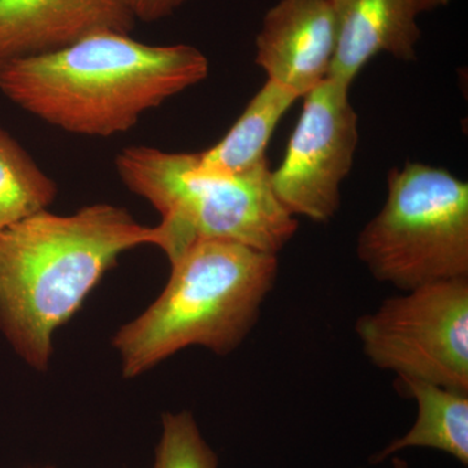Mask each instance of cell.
Masks as SVG:
<instances>
[{"mask_svg": "<svg viewBox=\"0 0 468 468\" xmlns=\"http://www.w3.org/2000/svg\"><path fill=\"white\" fill-rule=\"evenodd\" d=\"M209 64L189 45H147L104 30L0 70V90L42 122L90 137L124 133L147 111L202 82Z\"/></svg>", "mask_w": 468, "mask_h": 468, "instance_id": "cell-1", "label": "cell"}, {"mask_svg": "<svg viewBox=\"0 0 468 468\" xmlns=\"http://www.w3.org/2000/svg\"><path fill=\"white\" fill-rule=\"evenodd\" d=\"M158 245L125 208L97 203L72 215L48 209L0 232V332L18 356L48 371L55 332L80 310L124 252Z\"/></svg>", "mask_w": 468, "mask_h": 468, "instance_id": "cell-2", "label": "cell"}, {"mask_svg": "<svg viewBox=\"0 0 468 468\" xmlns=\"http://www.w3.org/2000/svg\"><path fill=\"white\" fill-rule=\"evenodd\" d=\"M169 263L159 297L113 335L126 378L190 346L232 354L257 325L279 275L277 255L226 241L196 242Z\"/></svg>", "mask_w": 468, "mask_h": 468, "instance_id": "cell-3", "label": "cell"}, {"mask_svg": "<svg viewBox=\"0 0 468 468\" xmlns=\"http://www.w3.org/2000/svg\"><path fill=\"white\" fill-rule=\"evenodd\" d=\"M116 169L131 192L162 215L160 250L175 261L199 241L241 243L279 254L298 230V220L277 201L270 165L224 174L203 168L198 154L126 147Z\"/></svg>", "mask_w": 468, "mask_h": 468, "instance_id": "cell-4", "label": "cell"}, {"mask_svg": "<svg viewBox=\"0 0 468 468\" xmlns=\"http://www.w3.org/2000/svg\"><path fill=\"white\" fill-rule=\"evenodd\" d=\"M372 277L401 292L468 279V184L421 163L393 168L383 208L356 239Z\"/></svg>", "mask_w": 468, "mask_h": 468, "instance_id": "cell-5", "label": "cell"}, {"mask_svg": "<svg viewBox=\"0 0 468 468\" xmlns=\"http://www.w3.org/2000/svg\"><path fill=\"white\" fill-rule=\"evenodd\" d=\"M356 334L375 367L468 393V279L387 298L356 320Z\"/></svg>", "mask_w": 468, "mask_h": 468, "instance_id": "cell-6", "label": "cell"}, {"mask_svg": "<svg viewBox=\"0 0 468 468\" xmlns=\"http://www.w3.org/2000/svg\"><path fill=\"white\" fill-rule=\"evenodd\" d=\"M350 86L328 79L304 95L303 109L271 186L286 212L326 223L341 206V185L358 147V115Z\"/></svg>", "mask_w": 468, "mask_h": 468, "instance_id": "cell-7", "label": "cell"}, {"mask_svg": "<svg viewBox=\"0 0 468 468\" xmlns=\"http://www.w3.org/2000/svg\"><path fill=\"white\" fill-rule=\"evenodd\" d=\"M335 46L332 0H280L263 18L255 64L303 98L328 79Z\"/></svg>", "mask_w": 468, "mask_h": 468, "instance_id": "cell-8", "label": "cell"}, {"mask_svg": "<svg viewBox=\"0 0 468 468\" xmlns=\"http://www.w3.org/2000/svg\"><path fill=\"white\" fill-rule=\"evenodd\" d=\"M131 0H0V70L91 33H131Z\"/></svg>", "mask_w": 468, "mask_h": 468, "instance_id": "cell-9", "label": "cell"}, {"mask_svg": "<svg viewBox=\"0 0 468 468\" xmlns=\"http://www.w3.org/2000/svg\"><path fill=\"white\" fill-rule=\"evenodd\" d=\"M332 5L335 46L328 77L350 86L381 52L414 60L421 33L412 0H332Z\"/></svg>", "mask_w": 468, "mask_h": 468, "instance_id": "cell-10", "label": "cell"}, {"mask_svg": "<svg viewBox=\"0 0 468 468\" xmlns=\"http://www.w3.org/2000/svg\"><path fill=\"white\" fill-rule=\"evenodd\" d=\"M397 384L417 402V420L406 435L372 455L369 463H381L406 449L427 448L446 452L467 467L468 393L417 378H397Z\"/></svg>", "mask_w": 468, "mask_h": 468, "instance_id": "cell-11", "label": "cell"}, {"mask_svg": "<svg viewBox=\"0 0 468 468\" xmlns=\"http://www.w3.org/2000/svg\"><path fill=\"white\" fill-rule=\"evenodd\" d=\"M298 98L286 86L267 80L228 133L198 154L199 165L224 174H243L266 165L271 137Z\"/></svg>", "mask_w": 468, "mask_h": 468, "instance_id": "cell-12", "label": "cell"}, {"mask_svg": "<svg viewBox=\"0 0 468 468\" xmlns=\"http://www.w3.org/2000/svg\"><path fill=\"white\" fill-rule=\"evenodd\" d=\"M58 186L0 125V232L48 209Z\"/></svg>", "mask_w": 468, "mask_h": 468, "instance_id": "cell-13", "label": "cell"}, {"mask_svg": "<svg viewBox=\"0 0 468 468\" xmlns=\"http://www.w3.org/2000/svg\"><path fill=\"white\" fill-rule=\"evenodd\" d=\"M153 468H218L217 452L203 439L192 412H167Z\"/></svg>", "mask_w": 468, "mask_h": 468, "instance_id": "cell-14", "label": "cell"}, {"mask_svg": "<svg viewBox=\"0 0 468 468\" xmlns=\"http://www.w3.org/2000/svg\"><path fill=\"white\" fill-rule=\"evenodd\" d=\"M186 0H131L135 20L144 23L163 20L177 11Z\"/></svg>", "mask_w": 468, "mask_h": 468, "instance_id": "cell-15", "label": "cell"}, {"mask_svg": "<svg viewBox=\"0 0 468 468\" xmlns=\"http://www.w3.org/2000/svg\"><path fill=\"white\" fill-rule=\"evenodd\" d=\"M419 14L421 12L433 11V9L443 7L448 5L451 0H412Z\"/></svg>", "mask_w": 468, "mask_h": 468, "instance_id": "cell-16", "label": "cell"}, {"mask_svg": "<svg viewBox=\"0 0 468 468\" xmlns=\"http://www.w3.org/2000/svg\"><path fill=\"white\" fill-rule=\"evenodd\" d=\"M393 468H410L408 462L399 457H392Z\"/></svg>", "mask_w": 468, "mask_h": 468, "instance_id": "cell-17", "label": "cell"}, {"mask_svg": "<svg viewBox=\"0 0 468 468\" xmlns=\"http://www.w3.org/2000/svg\"><path fill=\"white\" fill-rule=\"evenodd\" d=\"M42 468H51V467H42Z\"/></svg>", "mask_w": 468, "mask_h": 468, "instance_id": "cell-18", "label": "cell"}]
</instances>
